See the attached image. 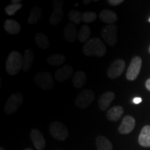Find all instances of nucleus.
Segmentation results:
<instances>
[{
	"instance_id": "1",
	"label": "nucleus",
	"mask_w": 150,
	"mask_h": 150,
	"mask_svg": "<svg viewBox=\"0 0 150 150\" xmlns=\"http://www.w3.org/2000/svg\"><path fill=\"white\" fill-rule=\"evenodd\" d=\"M83 52L88 56H95L102 57L106 52L104 43L98 38H94L87 41L83 47Z\"/></svg>"
},
{
	"instance_id": "2",
	"label": "nucleus",
	"mask_w": 150,
	"mask_h": 150,
	"mask_svg": "<svg viewBox=\"0 0 150 150\" xmlns=\"http://www.w3.org/2000/svg\"><path fill=\"white\" fill-rule=\"evenodd\" d=\"M24 58L18 52H13L9 54L6 63V72L10 75H16L23 67Z\"/></svg>"
},
{
	"instance_id": "3",
	"label": "nucleus",
	"mask_w": 150,
	"mask_h": 150,
	"mask_svg": "<svg viewBox=\"0 0 150 150\" xmlns=\"http://www.w3.org/2000/svg\"><path fill=\"white\" fill-rule=\"evenodd\" d=\"M24 97L22 94L16 93L11 95L4 106V111L8 115H11L17 111L23 102Z\"/></svg>"
},
{
	"instance_id": "4",
	"label": "nucleus",
	"mask_w": 150,
	"mask_h": 150,
	"mask_svg": "<svg viewBox=\"0 0 150 150\" xmlns=\"http://www.w3.org/2000/svg\"><path fill=\"white\" fill-rule=\"evenodd\" d=\"M50 131L54 138L61 141L66 140L69 136V132L67 127L59 122H53L50 125Z\"/></svg>"
},
{
	"instance_id": "5",
	"label": "nucleus",
	"mask_w": 150,
	"mask_h": 150,
	"mask_svg": "<svg viewBox=\"0 0 150 150\" xmlns=\"http://www.w3.org/2000/svg\"><path fill=\"white\" fill-rule=\"evenodd\" d=\"M94 98L95 94L93 91L89 89L83 90L77 95L75 100V104L78 108H86L92 104Z\"/></svg>"
},
{
	"instance_id": "6",
	"label": "nucleus",
	"mask_w": 150,
	"mask_h": 150,
	"mask_svg": "<svg viewBox=\"0 0 150 150\" xmlns=\"http://www.w3.org/2000/svg\"><path fill=\"white\" fill-rule=\"evenodd\" d=\"M34 81L36 85L42 89H52L54 86V82L52 74L50 72H43L35 75Z\"/></svg>"
},
{
	"instance_id": "7",
	"label": "nucleus",
	"mask_w": 150,
	"mask_h": 150,
	"mask_svg": "<svg viewBox=\"0 0 150 150\" xmlns=\"http://www.w3.org/2000/svg\"><path fill=\"white\" fill-rule=\"evenodd\" d=\"M117 27L114 24L107 25L102 30V38L109 46H113L117 42Z\"/></svg>"
},
{
	"instance_id": "8",
	"label": "nucleus",
	"mask_w": 150,
	"mask_h": 150,
	"mask_svg": "<svg viewBox=\"0 0 150 150\" xmlns=\"http://www.w3.org/2000/svg\"><path fill=\"white\" fill-rule=\"evenodd\" d=\"M142 67V59L139 56H135L131 61L127 69L126 76L129 81H134L138 77Z\"/></svg>"
},
{
	"instance_id": "9",
	"label": "nucleus",
	"mask_w": 150,
	"mask_h": 150,
	"mask_svg": "<svg viewBox=\"0 0 150 150\" xmlns=\"http://www.w3.org/2000/svg\"><path fill=\"white\" fill-rule=\"evenodd\" d=\"M125 66L126 63L125 61L122 59L115 60L108 67L107 71L108 76L112 79L119 77L125 70Z\"/></svg>"
},
{
	"instance_id": "10",
	"label": "nucleus",
	"mask_w": 150,
	"mask_h": 150,
	"mask_svg": "<svg viewBox=\"0 0 150 150\" xmlns=\"http://www.w3.org/2000/svg\"><path fill=\"white\" fill-rule=\"evenodd\" d=\"M136 126V121L132 116L127 115L124 117L121 125L118 128V131L121 134H128L134 130Z\"/></svg>"
},
{
	"instance_id": "11",
	"label": "nucleus",
	"mask_w": 150,
	"mask_h": 150,
	"mask_svg": "<svg viewBox=\"0 0 150 150\" xmlns=\"http://www.w3.org/2000/svg\"><path fill=\"white\" fill-rule=\"evenodd\" d=\"M31 139L33 145L38 150H43L46 146V141L42 133L38 129H33L31 131Z\"/></svg>"
},
{
	"instance_id": "12",
	"label": "nucleus",
	"mask_w": 150,
	"mask_h": 150,
	"mask_svg": "<svg viewBox=\"0 0 150 150\" xmlns=\"http://www.w3.org/2000/svg\"><path fill=\"white\" fill-rule=\"evenodd\" d=\"M73 74V68L70 65H65L57 70L54 74L56 80L59 82H63L71 77Z\"/></svg>"
},
{
	"instance_id": "13",
	"label": "nucleus",
	"mask_w": 150,
	"mask_h": 150,
	"mask_svg": "<svg viewBox=\"0 0 150 150\" xmlns=\"http://www.w3.org/2000/svg\"><path fill=\"white\" fill-rule=\"evenodd\" d=\"M115 94L112 92H106V93H103L98 100L99 106L101 110L104 111L108 108L110 104L115 99Z\"/></svg>"
},
{
	"instance_id": "14",
	"label": "nucleus",
	"mask_w": 150,
	"mask_h": 150,
	"mask_svg": "<svg viewBox=\"0 0 150 150\" xmlns=\"http://www.w3.org/2000/svg\"><path fill=\"white\" fill-rule=\"evenodd\" d=\"M63 35L65 40L68 42H73L76 40L77 36V31L74 24H68L65 26L64 31H63Z\"/></svg>"
},
{
	"instance_id": "15",
	"label": "nucleus",
	"mask_w": 150,
	"mask_h": 150,
	"mask_svg": "<svg viewBox=\"0 0 150 150\" xmlns=\"http://www.w3.org/2000/svg\"><path fill=\"white\" fill-rule=\"evenodd\" d=\"M138 142L142 147H150V126L149 125L142 128L138 138Z\"/></svg>"
},
{
	"instance_id": "16",
	"label": "nucleus",
	"mask_w": 150,
	"mask_h": 150,
	"mask_svg": "<svg viewBox=\"0 0 150 150\" xmlns=\"http://www.w3.org/2000/svg\"><path fill=\"white\" fill-rule=\"evenodd\" d=\"M99 18L103 22L108 24H112L117 21V16L115 13L112 12V11L110 10H103L101 11L99 14Z\"/></svg>"
},
{
	"instance_id": "17",
	"label": "nucleus",
	"mask_w": 150,
	"mask_h": 150,
	"mask_svg": "<svg viewBox=\"0 0 150 150\" xmlns=\"http://www.w3.org/2000/svg\"><path fill=\"white\" fill-rule=\"evenodd\" d=\"M123 113L124 108L120 106H115L108 110L107 113H106V117L110 121L116 122L118 120H120Z\"/></svg>"
},
{
	"instance_id": "18",
	"label": "nucleus",
	"mask_w": 150,
	"mask_h": 150,
	"mask_svg": "<svg viewBox=\"0 0 150 150\" xmlns=\"http://www.w3.org/2000/svg\"><path fill=\"white\" fill-rule=\"evenodd\" d=\"M4 29L7 33L11 35H16L20 32V25L18 22L13 20H6L4 22Z\"/></svg>"
},
{
	"instance_id": "19",
	"label": "nucleus",
	"mask_w": 150,
	"mask_h": 150,
	"mask_svg": "<svg viewBox=\"0 0 150 150\" xmlns=\"http://www.w3.org/2000/svg\"><path fill=\"white\" fill-rule=\"evenodd\" d=\"M86 80H87V76L85 72L78 71L73 76L72 84L75 88H81L86 84Z\"/></svg>"
},
{
	"instance_id": "20",
	"label": "nucleus",
	"mask_w": 150,
	"mask_h": 150,
	"mask_svg": "<svg viewBox=\"0 0 150 150\" xmlns=\"http://www.w3.org/2000/svg\"><path fill=\"white\" fill-rule=\"evenodd\" d=\"M34 53H33V50H30V49H27L26 50L25 52H24V63H23V67L22 70L24 72H27L31 69V66H32L33 62L34 61Z\"/></svg>"
},
{
	"instance_id": "21",
	"label": "nucleus",
	"mask_w": 150,
	"mask_h": 150,
	"mask_svg": "<svg viewBox=\"0 0 150 150\" xmlns=\"http://www.w3.org/2000/svg\"><path fill=\"white\" fill-rule=\"evenodd\" d=\"M96 145L98 150H112V145L105 136H99L96 138Z\"/></svg>"
},
{
	"instance_id": "22",
	"label": "nucleus",
	"mask_w": 150,
	"mask_h": 150,
	"mask_svg": "<svg viewBox=\"0 0 150 150\" xmlns=\"http://www.w3.org/2000/svg\"><path fill=\"white\" fill-rule=\"evenodd\" d=\"M65 56L61 54H55L50 55L47 59L48 64L53 66H59L64 63Z\"/></svg>"
},
{
	"instance_id": "23",
	"label": "nucleus",
	"mask_w": 150,
	"mask_h": 150,
	"mask_svg": "<svg viewBox=\"0 0 150 150\" xmlns=\"http://www.w3.org/2000/svg\"><path fill=\"white\" fill-rule=\"evenodd\" d=\"M35 40L39 47L42 50H47L50 47V41L47 36L42 33H38L35 35Z\"/></svg>"
},
{
	"instance_id": "24",
	"label": "nucleus",
	"mask_w": 150,
	"mask_h": 150,
	"mask_svg": "<svg viewBox=\"0 0 150 150\" xmlns=\"http://www.w3.org/2000/svg\"><path fill=\"white\" fill-rule=\"evenodd\" d=\"M42 15V8L39 6H35L31 11V14L28 18L29 24H34L40 20Z\"/></svg>"
},
{
	"instance_id": "25",
	"label": "nucleus",
	"mask_w": 150,
	"mask_h": 150,
	"mask_svg": "<svg viewBox=\"0 0 150 150\" xmlns=\"http://www.w3.org/2000/svg\"><path fill=\"white\" fill-rule=\"evenodd\" d=\"M63 15L64 13L63 10H54L50 18V22L52 25L56 26L59 24L63 18Z\"/></svg>"
},
{
	"instance_id": "26",
	"label": "nucleus",
	"mask_w": 150,
	"mask_h": 150,
	"mask_svg": "<svg viewBox=\"0 0 150 150\" xmlns=\"http://www.w3.org/2000/svg\"><path fill=\"white\" fill-rule=\"evenodd\" d=\"M91 29H90L88 26L87 25L82 26L78 35L79 40L81 42H86V41L88 40V39L89 38L90 35H91Z\"/></svg>"
},
{
	"instance_id": "27",
	"label": "nucleus",
	"mask_w": 150,
	"mask_h": 150,
	"mask_svg": "<svg viewBox=\"0 0 150 150\" xmlns=\"http://www.w3.org/2000/svg\"><path fill=\"white\" fill-rule=\"evenodd\" d=\"M68 17L70 21L76 24H79L82 21V15L79 11L71 10L68 14Z\"/></svg>"
},
{
	"instance_id": "28",
	"label": "nucleus",
	"mask_w": 150,
	"mask_h": 150,
	"mask_svg": "<svg viewBox=\"0 0 150 150\" xmlns=\"http://www.w3.org/2000/svg\"><path fill=\"white\" fill-rule=\"evenodd\" d=\"M97 18V14L94 12H86L82 14V21L86 23H91Z\"/></svg>"
},
{
	"instance_id": "29",
	"label": "nucleus",
	"mask_w": 150,
	"mask_h": 150,
	"mask_svg": "<svg viewBox=\"0 0 150 150\" xmlns=\"http://www.w3.org/2000/svg\"><path fill=\"white\" fill-rule=\"evenodd\" d=\"M22 4H11L8 5V6H6L5 8V11L7 15L8 16H13L14 15L18 10H20L22 8Z\"/></svg>"
},
{
	"instance_id": "30",
	"label": "nucleus",
	"mask_w": 150,
	"mask_h": 150,
	"mask_svg": "<svg viewBox=\"0 0 150 150\" xmlns=\"http://www.w3.org/2000/svg\"><path fill=\"white\" fill-rule=\"evenodd\" d=\"M63 4H64V1H61V0H54V1H53V3H52L54 11L63 10Z\"/></svg>"
},
{
	"instance_id": "31",
	"label": "nucleus",
	"mask_w": 150,
	"mask_h": 150,
	"mask_svg": "<svg viewBox=\"0 0 150 150\" xmlns=\"http://www.w3.org/2000/svg\"><path fill=\"white\" fill-rule=\"evenodd\" d=\"M123 0H108V3L110 5L113 6H117L123 2Z\"/></svg>"
},
{
	"instance_id": "32",
	"label": "nucleus",
	"mask_w": 150,
	"mask_h": 150,
	"mask_svg": "<svg viewBox=\"0 0 150 150\" xmlns=\"http://www.w3.org/2000/svg\"><path fill=\"white\" fill-rule=\"evenodd\" d=\"M142 99L140 98V97H135V98L133 99V102L134 103V104H140V102H142Z\"/></svg>"
},
{
	"instance_id": "33",
	"label": "nucleus",
	"mask_w": 150,
	"mask_h": 150,
	"mask_svg": "<svg viewBox=\"0 0 150 150\" xmlns=\"http://www.w3.org/2000/svg\"><path fill=\"white\" fill-rule=\"evenodd\" d=\"M145 86H146V88H147L148 91H150V79L147 80V81H146L145 83Z\"/></svg>"
},
{
	"instance_id": "34",
	"label": "nucleus",
	"mask_w": 150,
	"mask_h": 150,
	"mask_svg": "<svg viewBox=\"0 0 150 150\" xmlns=\"http://www.w3.org/2000/svg\"><path fill=\"white\" fill-rule=\"evenodd\" d=\"M11 2L13 3V4H19L21 2V0H12Z\"/></svg>"
},
{
	"instance_id": "35",
	"label": "nucleus",
	"mask_w": 150,
	"mask_h": 150,
	"mask_svg": "<svg viewBox=\"0 0 150 150\" xmlns=\"http://www.w3.org/2000/svg\"><path fill=\"white\" fill-rule=\"evenodd\" d=\"M90 2H91V1H83V3L85 4H89Z\"/></svg>"
},
{
	"instance_id": "36",
	"label": "nucleus",
	"mask_w": 150,
	"mask_h": 150,
	"mask_svg": "<svg viewBox=\"0 0 150 150\" xmlns=\"http://www.w3.org/2000/svg\"><path fill=\"white\" fill-rule=\"evenodd\" d=\"M24 150H32L31 149V148H27V149H24Z\"/></svg>"
},
{
	"instance_id": "37",
	"label": "nucleus",
	"mask_w": 150,
	"mask_h": 150,
	"mask_svg": "<svg viewBox=\"0 0 150 150\" xmlns=\"http://www.w3.org/2000/svg\"><path fill=\"white\" fill-rule=\"evenodd\" d=\"M0 150H4V149L3 147H1V148H0Z\"/></svg>"
},
{
	"instance_id": "38",
	"label": "nucleus",
	"mask_w": 150,
	"mask_h": 150,
	"mask_svg": "<svg viewBox=\"0 0 150 150\" xmlns=\"http://www.w3.org/2000/svg\"><path fill=\"white\" fill-rule=\"evenodd\" d=\"M149 53H150V47H149Z\"/></svg>"
},
{
	"instance_id": "39",
	"label": "nucleus",
	"mask_w": 150,
	"mask_h": 150,
	"mask_svg": "<svg viewBox=\"0 0 150 150\" xmlns=\"http://www.w3.org/2000/svg\"><path fill=\"white\" fill-rule=\"evenodd\" d=\"M149 22H150V18H149Z\"/></svg>"
},
{
	"instance_id": "40",
	"label": "nucleus",
	"mask_w": 150,
	"mask_h": 150,
	"mask_svg": "<svg viewBox=\"0 0 150 150\" xmlns=\"http://www.w3.org/2000/svg\"><path fill=\"white\" fill-rule=\"evenodd\" d=\"M59 150H61V149H59Z\"/></svg>"
}]
</instances>
